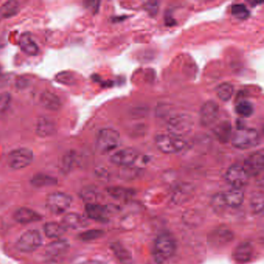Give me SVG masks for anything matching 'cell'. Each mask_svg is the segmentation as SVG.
Listing matches in <instances>:
<instances>
[{
    "label": "cell",
    "instance_id": "cell-1",
    "mask_svg": "<svg viewBox=\"0 0 264 264\" xmlns=\"http://www.w3.org/2000/svg\"><path fill=\"white\" fill-rule=\"evenodd\" d=\"M260 141L259 132L255 129L240 127L232 135V143L240 150H248L257 146Z\"/></svg>",
    "mask_w": 264,
    "mask_h": 264
},
{
    "label": "cell",
    "instance_id": "cell-2",
    "mask_svg": "<svg viewBox=\"0 0 264 264\" xmlns=\"http://www.w3.org/2000/svg\"><path fill=\"white\" fill-rule=\"evenodd\" d=\"M176 248V242L170 234H161L155 241L153 248L155 260L158 263H162L173 256Z\"/></svg>",
    "mask_w": 264,
    "mask_h": 264
},
{
    "label": "cell",
    "instance_id": "cell-3",
    "mask_svg": "<svg viewBox=\"0 0 264 264\" xmlns=\"http://www.w3.org/2000/svg\"><path fill=\"white\" fill-rule=\"evenodd\" d=\"M121 144L120 133L112 128H104L98 133L96 146L101 153H109Z\"/></svg>",
    "mask_w": 264,
    "mask_h": 264
},
{
    "label": "cell",
    "instance_id": "cell-4",
    "mask_svg": "<svg viewBox=\"0 0 264 264\" xmlns=\"http://www.w3.org/2000/svg\"><path fill=\"white\" fill-rule=\"evenodd\" d=\"M194 121L192 116L183 113L172 116L167 123L169 133L182 138L192 131Z\"/></svg>",
    "mask_w": 264,
    "mask_h": 264
},
{
    "label": "cell",
    "instance_id": "cell-5",
    "mask_svg": "<svg viewBox=\"0 0 264 264\" xmlns=\"http://www.w3.org/2000/svg\"><path fill=\"white\" fill-rule=\"evenodd\" d=\"M156 146L163 153H176L180 152L186 146V141L182 137L170 134L157 135L155 139Z\"/></svg>",
    "mask_w": 264,
    "mask_h": 264
},
{
    "label": "cell",
    "instance_id": "cell-6",
    "mask_svg": "<svg viewBox=\"0 0 264 264\" xmlns=\"http://www.w3.org/2000/svg\"><path fill=\"white\" fill-rule=\"evenodd\" d=\"M72 203V198L64 192H53L47 196L46 206L53 214L64 213Z\"/></svg>",
    "mask_w": 264,
    "mask_h": 264
},
{
    "label": "cell",
    "instance_id": "cell-7",
    "mask_svg": "<svg viewBox=\"0 0 264 264\" xmlns=\"http://www.w3.org/2000/svg\"><path fill=\"white\" fill-rule=\"evenodd\" d=\"M34 160V153L28 148H18L13 150L7 156V163L14 170L28 167Z\"/></svg>",
    "mask_w": 264,
    "mask_h": 264
},
{
    "label": "cell",
    "instance_id": "cell-8",
    "mask_svg": "<svg viewBox=\"0 0 264 264\" xmlns=\"http://www.w3.org/2000/svg\"><path fill=\"white\" fill-rule=\"evenodd\" d=\"M42 244V236L35 229L26 231L17 241V247L23 252H32Z\"/></svg>",
    "mask_w": 264,
    "mask_h": 264
},
{
    "label": "cell",
    "instance_id": "cell-9",
    "mask_svg": "<svg viewBox=\"0 0 264 264\" xmlns=\"http://www.w3.org/2000/svg\"><path fill=\"white\" fill-rule=\"evenodd\" d=\"M242 167L249 178L256 177L260 174L264 167L263 150H258L249 155L244 161Z\"/></svg>",
    "mask_w": 264,
    "mask_h": 264
},
{
    "label": "cell",
    "instance_id": "cell-10",
    "mask_svg": "<svg viewBox=\"0 0 264 264\" xmlns=\"http://www.w3.org/2000/svg\"><path fill=\"white\" fill-rule=\"evenodd\" d=\"M249 177L244 170L242 165L233 164L228 169L226 173V179L233 189L244 187L248 183Z\"/></svg>",
    "mask_w": 264,
    "mask_h": 264
},
{
    "label": "cell",
    "instance_id": "cell-11",
    "mask_svg": "<svg viewBox=\"0 0 264 264\" xmlns=\"http://www.w3.org/2000/svg\"><path fill=\"white\" fill-rule=\"evenodd\" d=\"M233 239V232L227 228L224 227L214 229L208 236L209 245L216 248H222L227 246Z\"/></svg>",
    "mask_w": 264,
    "mask_h": 264
},
{
    "label": "cell",
    "instance_id": "cell-12",
    "mask_svg": "<svg viewBox=\"0 0 264 264\" xmlns=\"http://www.w3.org/2000/svg\"><path fill=\"white\" fill-rule=\"evenodd\" d=\"M138 156V153L135 149L127 147L115 152L110 157V160L112 163L118 166L128 167L136 162Z\"/></svg>",
    "mask_w": 264,
    "mask_h": 264
},
{
    "label": "cell",
    "instance_id": "cell-13",
    "mask_svg": "<svg viewBox=\"0 0 264 264\" xmlns=\"http://www.w3.org/2000/svg\"><path fill=\"white\" fill-rule=\"evenodd\" d=\"M219 113V106L213 100L206 102L200 111V122L205 126H210L215 123Z\"/></svg>",
    "mask_w": 264,
    "mask_h": 264
},
{
    "label": "cell",
    "instance_id": "cell-14",
    "mask_svg": "<svg viewBox=\"0 0 264 264\" xmlns=\"http://www.w3.org/2000/svg\"><path fill=\"white\" fill-rule=\"evenodd\" d=\"M253 248L250 242H244L239 244L232 252V258L238 263H246L252 259Z\"/></svg>",
    "mask_w": 264,
    "mask_h": 264
},
{
    "label": "cell",
    "instance_id": "cell-15",
    "mask_svg": "<svg viewBox=\"0 0 264 264\" xmlns=\"http://www.w3.org/2000/svg\"><path fill=\"white\" fill-rule=\"evenodd\" d=\"M85 211L90 219L98 222H105L108 221L109 211L103 205L96 203H87L85 205Z\"/></svg>",
    "mask_w": 264,
    "mask_h": 264
},
{
    "label": "cell",
    "instance_id": "cell-16",
    "mask_svg": "<svg viewBox=\"0 0 264 264\" xmlns=\"http://www.w3.org/2000/svg\"><path fill=\"white\" fill-rule=\"evenodd\" d=\"M16 222L21 224H28L37 222L42 219V216L35 211L28 208H20L14 214Z\"/></svg>",
    "mask_w": 264,
    "mask_h": 264
},
{
    "label": "cell",
    "instance_id": "cell-17",
    "mask_svg": "<svg viewBox=\"0 0 264 264\" xmlns=\"http://www.w3.org/2000/svg\"><path fill=\"white\" fill-rule=\"evenodd\" d=\"M61 224L67 229H80L85 228L89 222L79 214L68 213L63 217Z\"/></svg>",
    "mask_w": 264,
    "mask_h": 264
},
{
    "label": "cell",
    "instance_id": "cell-18",
    "mask_svg": "<svg viewBox=\"0 0 264 264\" xmlns=\"http://www.w3.org/2000/svg\"><path fill=\"white\" fill-rule=\"evenodd\" d=\"M40 102L47 110L57 111L61 107V102L57 95L51 91H44L40 96Z\"/></svg>",
    "mask_w": 264,
    "mask_h": 264
},
{
    "label": "cell",
    "instance_id": "cell-19",
    "mask_svg": "<svg viewBox=\"0 0 264 264\" xmlns=\"http://www.w3.org/2000/svg\"><path fill=\"white\" fill-rule=\"evenodd\" d=\"M68 248H69V243L67 240L57 239L48 244V246L46 247L45 253L49 257H56L67 252Z\"/></svg>",
    "mask_w": 264,
    "mask_h": 264
},
{
    "label": "cell",
    "instance_id": "cell-20",
    "mask_svg": "<svg viewBox=\"0 0 264 264\" xmlns=\"http://www.w3.org/2000/svg\"><path fill=\"white\" fill-rule=\"evenodd\" d=\"M36 131L39 136L42 137L51 136L56 132V125L51 119L47 117H41L37 120Z\"/></svg>",
    "mask_w": 264,
    "mask_h": 264
},
{
    "label": "cell",
    "instance_id": "cell-21",
    "mask_svg": "<svg viewBox=\"0 0 264 264\" xmlns=\"http://www.w3.org/2000/svg\"><path fill=\"white\" fill-rule=\"evenodd\" d=\"M227 207L238 208L243 203L244 193L241 189H232L224 193Z\"/></svg>",
    "mask_w": 264,
    "mask_h": 264
},
{
    "label": "cell",
    "instance_id": "cell-22",
    "mask_svg": "<svg viewBox=\"0 0 264 264\" xmlns=\"http://www.w3.org/2000/svg\"><path fill=\"white\" fill-rule=\"evenodd\" d=\"M44 233L51 239H60L67 232V229L58 222H47L44 226Z\"/></svg>",
    "mask_w": 264,
    "mask_h": 264
},
{
    "label": "cell",
    "instance_id": "cell-23",
    "mask_svg": "<svg viewBox=\"0 0 264 264\" xmlns=\"http://www.w3.org/2000/svg\"><path fill=\"white\" fill-rule=\"evenodd\" d=\"M20 46L23 51L29 55H36L38 53V46L37 45L31 36L27 33L21 35L20 38Z\"/></svg>",
    "mask_w": 264,
    "mask_h": 264
},
{
    "label": "cell",
    "instance_id": "cell-24",
    "mask_svg": "<svg viewBox=\"0 0 264 264\" xmlns=\"http://www.w3.org/2000/svg\"><path fill=\"white\" fill-rule=\"evenodd\" d=\"M112 250L114 252L115 256L117 257V259L120 261V262L123 264H131L132 263V256L127 249L119 243V242H114L111 245Z\"/></svg>",
    "mask_w": 264,
    "mask_h": 264
},
{
    "label": "cell",
    "instance_id": "cell-25",
    "mask_svg": "<svg viewBox=\"0 0 264 264\" xmlns=\"http://www.w3.org/2000/svg\"><path fill=\"white\" fill-rule=\"evenodd\" d=\"M214 133L220 141L227 142L232 136V126L227 121L222 122L214 129Z\"/></svg>",
    "mask_w": 264,
    "mask_h": 264
},
{
    "label": "cell",
    "instance_id": "cell-26",
    "mask_svg": "<svg viewBox=\"0 0 264 264\" xmlns=\"http://www.w3.org/2000/svg\"><path fill=\"white\" fill-rule=\"evenodd\" d=\"M20 11V5L17 1H9L0 7V21L14 17Z\"/></svg>",
    "mask_w": 264,
    "mask_h": 264
},
{
    "label": "cell",
    "instance_id": "cell-27",
    "mask_svg": "<svg viewBox=\"0 0 264 264\" xmlns=\"http://www.w3.org/2000/svg\"><path fill=\"white\" fill-rule=\"evenodd\" d=\"M31 184L36 188L47 187L57 185V180L55 178L47 174L39 173L31 179Z\"/></svg>",
    "mask_w": 264,
    "mask_h": 264
},
{
    "label": "cell",
    "instance_id": "cell-28",
    "mask_svg": "<svg viewBox=\"0 0 264 264\" xmlns=\"http://www.w3.org/2000/svg\"><path fill=\"white\" fill-rule=\"evenodd\" d=\"M249 206L254 214H259L263 211L264 195L262 192H254L251 195Z\"/></svg>",
    "mask_w": 264,
    "mask_h": 264
},
{
    "label": "cell",
    "instance_id": "cell-29",
    "mask_svg": "<svg viewBox=\"0 0 264 264\" xmlns=\"http://www.w3.org/2000/svg\"><path fill=\"white\" fill-rule=\"evenodd\" d=\"M110 196L116 199H127L134 195V191L121 187H111L107 189Z\"/></svg>",
    "mask_w": 264,
    "mask_h": 264
},
{
    "label": "cell",
    "instance_id": "cell-30",
    "mask_svg": "<svg viewBox=\"0 0 264 264\" xmlns=\"http://www.w3.org/2000/svg\"><path fill=\"white\" fill-rule=\"evenodd\" d=\"M234 93V87L231 83L223 82L216 89L218 97L222 101H229Z\"/></svg>",
    "mask_w": 264,
    "mask_h": 264
},
{
    "label": "cell",
    "instance_id": "cell-31",
    "mask_svg": "<svg viewBox=\"0 0 264 264\" xmlns=\"http://www.w3.org/2000/svg\"><path fill=\"white\" fill-rule=\"evenodd\" d=\"M190 195H192L190 187L180 188L173 193V201L176 204L183 203L185 201L190 199Z\"/></svg>",
    "mask_w": 264,
    "mask_h": 264
},
{
    "label": "cell",
    "instance_id": "cell-32",
    "mask_svg": "<svg viewBox=\"0 0 264 264\" xmlns=\"http://www.w3.org/2000/svg\"><path fill=\"white\" fill-rule=\"evenodd\" d=\"M238 114L243 117H249L253 113V106L249 101H242L238 103L236 107Z\"/></svg>",
    "mask_w": 264,
    "mask_h": 264
},
{
    "label": "cell",
    "instance_id": "cell-33",
    "mask_svg": "<svg viewBox=\"0 0 264 264\" xmlns=\"http://www.w3.org/2000/svg\"><path fill=\"white\" fill-rule=\"evenodd\" d=\"M232 14L236 18L244 20L249 16V11L247 7L244 4H234L232 7Z\"/></svg>",
    "mask_w": 264,
    "mask_h": 264
},
{
    "label": "cell",
    "instance_id": "cell-34",
    "mask_svg": "<svg viewBox=\"0 0 264 264\" xmlns=\"http://www.w3.org/2000/svg\"><path fill=\"white\" fill-rule=\"evenodd\" d=\"M212 206L216 212H221L227 208L224 193H218L214 195L212 199Z\"/></svg>",
    "mask_w": 264,
    "mask_h": 264
},
{
    "label": "cell",
    "instance_id": "cell-35",
    "mask_svg": "<svg viewBox=\"0 0 264 264\" xmlns=\"http://www.w3.org/2000/svg\"><path fill=\"white\" fill-rule=\"evenodd\" d=\"M11 104V96L8 93L0 95V118L8 111Z\"/></svg>",
    "mask_w": 264,
    "mask_h": 264
},
{
    "label": "cell",
    "instance_id": "cell-36",
    "mask_svg": "<svg viewBox=\"0 0 264 264\" xmlns=\"http://www.w3.org/2000/svg\"><path fill=\"white\" fill-rule=\"evenodd\" d=\"M103 235V231L93 229V230L86 231L80 234L79 238L82 241H91L101 237Z\"/></svg>",
    "mask_w": 264,
    "mask_h": 264
},
{
    "label": "cell",
    "instance_id": "cell-37",
    "mask_svg": "<svg viewBox=\"0 0 264 264\" xmlns=\"http://www.w3.org/2000/svg\"><path fill=\"white\" fill-rule=\"evenodd\" d=\"M57 81L63 83L65 84H71L74 82V76L71 73L67 72V71H64V72L59 73L56 76Z\"/></svg>",
    "mask_w": 264,
    "mask_h": 264
},
{
    "label": "cell",
    "instance_id": "cell-38",
    "mask_svg": "<svg viewBox=\"0 0 264 264\" xmlns=\"http://www.w3.org/2000/svg\"><path fill=\"white\" fill-rule=\"evenodd\" d=\"M79 264H102L101 262H98L96 260H89L85 261V262H81Z\"/></svg>",
    "mask_w": 264,
    "mask_h": 264
}]
</instances>
